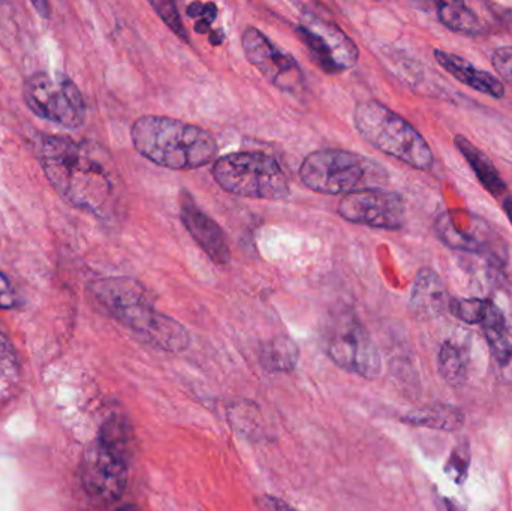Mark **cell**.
Returning <instances> with one entry per match:
<instances>
[{"instance_id":"cell-1","label":"cell","mask_w":512,"mask_h":511,"mask_svg":"<svg viewBox=\"0 0 512 511\" xmlns=\"http://www.w3.org/2000/svg\"><path fill=\"white\" fill-rule=\"evenodd\" d=\"M35 149L48 182L71 206L95 213L113 198V164L102 147L60 135H39Z\"/></svg>"},{"instance_id":"cell-2","label":"cell","mask_w":512,"mask_h":511,"mask_svg":"<svg viewBox=\"0 0 512 511\" xmlns=\"http://www.w3.org/2000/svg\"><path fill=\"white\" fill-rule=\"evenodd\" d=\"M96 302L123 326L159 350L180 353L191 344L188 330L168 315L156 311L149 291L125 276L98 279L90 285Z\"/></svg>"},{"instance_id":"cell-3","label":"cell","mask_w":512,"mask_h":511,"mask_svg":"<svg viewBox=\"0 0 512 511\" xmlns=\"http://www.w3.org/2000/svg\"><path fill=\"white\" fill-rule=\"evenodd\" d=\"M131 138L141 156L168 170H195L218 155V141L207 129L173 117H140Z\"/></svg>"},{"instance_id":"cell-4","label":"cell","mask_w":512,"mask_h":511,"mask_svg":"<svg viewBox=\"0 0 512 511\" xmlns=\"http://www.w3.org/2000/svg\"><path fill=\"white\" fill-rule=\"evenodd\" d=\"M354 126L367 143L385 155L415 170L433 167V152L423 135L387 105L375 99L360 102L354 110Z\"/></svg>"},{"instance_id":"cell-5","label":"cell","mask_w":512,"mask_h":511,"mask_svg":"<svg viewBox=\"0 0 512 511\" xmlns=\"http://www.w3.org/2000/svg\"><path fill=\"white\" fill-rule=\"evenodd\" d=\"M131 435L122 420L102 426L98 441L83 459V483L90 494L105 501L122 497L128 483Z\"/></svg>"},{"instance_id":"cell-6","label":"cell","mask_w":512,"mask_h":511,"mask_svg":"<svg viewBox=\"0 0 512 511\" xmlns=\"http://www.w3.org/2000/svg\"><path fill=\"white\" fill-rule=\"evenodd\" d=\"M213 179L224 191L252 200L279 201L288 197L289 182L279 161L262 152H236L213 165Z\"/></svg>"},{"instance_id":"cell-7","label":"cell","mask_w":512,"mask_h":511,"mask_svg":"<svg viewBox=\"0 0 512 511\" xmlns=\"http://www.w3.org/2000/svg\"><path fill=\"white\" fill-rule=\"evenodd\" d=\"M322 339L325 353L339 368L367 380H375L381 374L378 348L354 312L331 315L325 323Z\"/></svg>"},{"instance_id":"cell-8","label":"cell","mask_w":512,"mask_h":511,"mask_svg":"<svg viewBox=\"0 0 512 511\" xmlns=\"http://www.w3.org/2000/svg\"><path fill=\"white\" fill-rule=\"evenodd\" d=\"M24 101L32 113L63 128H80L86 119V104L77 84L63 74L30 75L23 87Z\"/></svg>"},{"instance_id":"cell-9","label":"cell","mask_w":512,"mask_h":511,"mask_svg":"<svg viewBox=\"0 0 512 511\" xmlns=\"http://www.w3.org/2000/svg\"><path fill=\"white\" fill-rule=\"evenodd\" d=\"M369 170L367 159L342 149L316 150L300 167V179L310 191L325 195L351 194Z\"/></svg>"},{"instance_id":"cell-10","label":"cell","mask_w":512,"mask_h":511,"mask_svg":"<svg viewBox=\"0 0 512 511\" xmlns=\"http://www.w3.org/2000/svg\"><path fill=\"white\" fill-rule=\"evenodd\" d=\"M313 62L327 74H342L357 65L360 50L342 27L318 15L304 14L295 27Z\"/></svg>"},{"instance_id":"cell-11","label":"cell","mask_w":512,"mask_h":511,"mask_svg":"<svg viewBox=\"0 0 512 511\" xmlns=\"http://www.w3.org/2000/svg\"><path fill=\"white\" fill-rule=\"evenodd\" d=\"M243 51L252 66L262 77L288 95H301L304 92V74L301 66L291 54L277 47L270 38L256 27H246L242 35Z\"/></svg>"},{"instance_id":"cell-12","label":"cell","mask_w":512,"mask_h":511,"mask_svg":"<svg viewBox=\"0 0 512 511\" xmlns=\"http://www.w3.org/2000/svg\"><path fill=\"white\" fill-rule=\"evenodd\" d=\"M337 212L351 224L378 230H402L406 221L402 195L387 189L369 188L351 192L342 198Z\"/></svg>"},{"instance_id":"cell-13","label":"cell","mask_w":512,"mask_h":511,"mask_svg":"<svg viewBox=\"0 0 512 511\" xmlns=\"http://www.w3.org/2000/svg\"><path fill=\"white\" fill-rule=\"evenodd\" d=\"M180 218L192 239L206 252L216 266H227L231 261V249L221 225L210 218L195 203L188 191L180 192Z\"/></svg>"},{"instance_id":"cell-14","label":"cell","mask_w":512,"mask_h":511,"mask_svg":"<svg viewBox=\"0 0 512 511\" xmlns=\"http://www.w3.org/2000/svg\"><path fill=\"white\" fill-rule=\"evenodd\" d=\"M439 239L457 251L472 254H489L493 251L492 230L483 219L466 216L459 210H451L436 221Z\"/></svg>"},{"instance_id":"cell-15","label":"cell","mask_w":512,"mask_h":511,"mask_svg":"<svg viewBox=\"0 0 512 511\" xmlns=\"http://www.w3.org/2000/svg\"><path fill=\"white\" fill-rule=\"evenodd\" d=\"M487 300L486 314L481 326L493 356L501 365L512 359V290L502 284Z\"/></svg>"},{"instance_id":"cell-16","label":"cell","mask_w":512,"mask_h":511,"mask_svg":"<svg viewBox=\"0 0 512 511\" xmlns=\"http://www.w3.org/2000/svg\"><path fill=\"white\" fill-rule=\"evenodd\" d=\"M450 299L447 287L438 273L430 269L418 272L411 293V311L414 312L415 317L423 320L439 317L448 311Z\"/></svg>"},{"instance_id":"cell-17","label":"cell","mask_w":512,"mask_h":511,"mask_svg":"<svg viewBox=\"0 0 512 511\" xmlns=\"http://www.w3.org/2000/svg\"><path fill=\"white\" fill-rule=\"evenodd\" d=\"M435 57L439 65L445 71L450 72L460 83L466 84V86L484 93V95L492 96V98H504V83L490 72L475 68L468 60L457 56V54L448 53V51L435 50Z\"/></svg>"},{"instance_id":"cell-18","label":"cell","mask_w":512,"mask_h":511,"mask_svg":"<svg viewBox=\"0 0 512 511\" xmlns=\"http://www.w3.org/2000/svg\"><path fill=\"white\" fill-rule=\"evenodd\" d=\"M454 143H456L457 149L463 153L466 161L471 165L474 173L477 174L478 180L481 185L495 195V197H502L507 192V185H505L504 179L501 174L496 170L493 162L487 158L486 153L481 152L480 149L474 146L468 138L463 135H456L454 137Z\"/></svg>"},{"instance_id":"cell-19","label":"cell","mask_w":512,"mask_h":511,"mask_svg":"<svg viewBox=\"0 0 512 511\" xmlns=\"http://www.w3.org/2000/svg\"><path fill=\"white\" fill-rule=\"evenodd\" d=\"M468 354L466 345L456 339L442 344L438 356L439 372L451 387H462L468 380Z\"/></svg>"},{"instance_id":"cell-20","label":"cell","mask_w":512,"mask_h":511,"mask_svg":"<svg viewBox=\"0 0 512 511\" xmlns=\"http://www.w3.org/2000/svg\"><path fill=\"white\" fill-rule=\"evenodd\" d=\"M438 18L445 27L465 35L478 36L486 32L481 18L463 2L438 3Z\"/></svg>"},{"instance_id":"cell-21","label":"cell","mask_w":512,"mask_h":511,"mask_svg":"<svg viewBox=\"0 0 512 511\" xmlns=\"http://www.w3.org/2000/svg\"><path fill=\"white\" fill-rule=\"evenodd\" d=\"M406 422L412 425L426 426V428L441 429V431L454 432L462 429L465 417L457 408L436 405L415 411L406 417Z\"/></svg>"},{"instance_id":"cell-22","label":"cell","mask_w":512,"mask_h":511,"mask_svg":"<svg viewBox=\"0 0 512 511\" xmlns=\"http://www.w3.org/2000/svg\"><path fill=\"white\" fill-rule=\"evenodd\" d=\"M261 362L268 371H291L298 362L297 345L286 336H277L262 348Z\"/></svg>"},{"instance_id":"cell-23","label":"cell","mask_w":512,"mask_h":511,"mask_svg":"<svg viewBox=\"0 0 512 511\" xmlns=\"http://www.w3.org/2000/svg\"><path fill=\"white\" fill-rule=\"evenodd\" d=\"M486 299H460L451 297L448 311L466 324H481L486 314Z\"/></svg>"},{"instance_id":"cell-24","label":"cell","mask_w":512,"mask_h":511,"mask_svg":"<svg viewBox=\"0 0 512 511\" xmlns=\"http://www.w3.org/2000/svg\"><path fill=\"white\" fill-rule=\"evenodd\" d=\"M150 5L158 12L159 17L164 20V23L179 36L183 41L188 42V32H186L185 24L180 18L179 9L174 2H167V0H152Z\"/></svg>"},{"instance_id":"cell-25","label":"cell","mask_w":512,"mask_h":511,"mask_svg":"<svg viewBox=\"0 0 512 511\" xmlns=\"http://www.w3.org/2000/svg\"><path fill=\"white\" fill-rule=\"evenodd\" d=\"M492 63L499 77L512 87V47H501L493 51Z\"/></svg>"},{"instance_id":"cell-26","label":"cell","mask_w":512,"mask_h":511,"mask_svg":"<svg viewBox=\"0 0 512 511\" xmlns=\"http://www.w3.org/2000/svg\"><path fill=\"white\" fill-rule=\"evenodd\" d=\"M188 15L192 18H200L198 21L213 23V20L218 17V6L215 3L194 2L188 6Z\"/></svg>"},{"instance_id":"cell-27","label":"cell","mask_w":512,"mask_h":511,"mask_svg":"<svg viewBox=\"0 0 512 511\" xmlns=\"http://www.w3.org/2000/svg\"><path fill=\"white\" fill-rule=\"evenodd\" d=\"M18 297L5 273L0 272V309H12L17 306Z\"/></svg>"},{"instance_id":"cell-28","label":"cell","mask_w":512,"mask_h":511,"mask_svg":"<svg viewBox=\"0 0 512 511\" xmlns=\"http://www.w3.org/2000/svg\"><path fill=\"white\" fill-rule=\"evenodd\" d=\"M0 365H15L14 348H12L11 342H9V339L6 338V335L2 332V330H0Z\"/></svg>"},{"instance_id":"cell-29","label":"cell","mask_w":512,"mask_h":511,"mask_svg":"<svg viewBox=\"0 0 512 511\" xmlns=\"http://www.w3.org/2000/svg\"><path fill=\"white\" fill-rule=\"evenodd\" d=\"M451 465H453L454 476L460 473V476H465L466 473V459L459 458L457 453H454L453 459H451Z\"/></svg>"},{"instance_id":"cell-30","label":"cell","mask_w":512,"mask_h":511,"mask_svg":"<svg viewBox=\"0 0 512 511\" xmlns=\"http://www.w3.org/2000/svg\"><path fill=\"white\" fill-rule=\"evenodd\" d=\"M268 507H270V511H297L291 509L288 504L283 503V501L277 500V498L268 497L267 498Z\"/></svg>"},{"instance_id":"cell-31","label":"cell","mask_w":512,"mask_h":511,"mask_svg":"<svg viewBox=\"0 0 512 511\" xmlns=\"http://www.w3.org/2000/svg\"><path fill=\"white\" fill-rule=\"evenodd\" d=\"M504 209H505V212H507L508 219H510L511 224H512V198L511 197L505 198Z\"/></svg>"},{"instance_id":"cell-32","label":"cell","mask_w":512,"mask_h":511,"mask_svg":"<svg viewBox=\"0 0 512 511\" xmlns=\"http://www.w3.org/2000/svg\"><path fill=\"white\" fill-rule=\"evenodd\" d=\"M210 41H212L213 45H219L222 44V41H224V38H222V33L219 32H213L212 36H210Z\"/></svg>"},{"instance_id":"cell-33","label":"cell","mask_w":512,"mask_h":511,"mask_svg":"<svg viewBox=\"0 0 512 511\" xmlns=\"http://www.w3.org/2000/svg\"><path fill=\"white\" fill-rule=\"evenodd\" d=\"M117 511H141V510L135 506H125V507H122V509H119Z\"/></svg>"}]
</instances>
